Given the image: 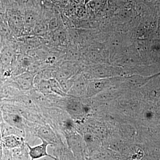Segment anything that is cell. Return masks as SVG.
Segmentation results:
<instances>
[{
    "label": "cell",
    "mask_w": 160,
    "mask_h": 160,
    "mask_svg": "<svg viewBox=\"0 0 160 160\" xmlns=\"http://www.w3.org/2000/svg\"><path fill=\"white\" fill-rule=\"evenodd\" d=\"M5 16L9 29L15 37L22 36L24 31L23 11L17 6H11L6 9Z\"/></svg>",
    "instance_id": "1"
},
{
    "label": "cell",
    "mask_w": 160,
    "mask_h": 160,
    "mask_svg": "<svg viewBox=\"0 0 160 160\" xmlns=\"http://www.w3.org/2000/svg\"><path fill=\"white\" fill-rule=\"evenodd\" d=\"M42 11L41 8L29 9L23 11L24 31L22 37L31 34Z\"/></svg>",
    "instance_id": "2"
},
{
    "label": "cell",
    "mask_w": 160,
    "mask_h": 160,
    "mask_svg": "<svg viewBox=\"0 0 160 160\" xmlns=\"http://www.w3.org/2000/svg\"><path fill=\"white\" fill-rule=\"evenodd\" d=\"M49 124H43L39 126L37 130L38 138L50 143L52 146L61 145V137L58 136L56 130Z\"/></svg>",
    "instance_id": "3"
},
{
    "label": "cell",
    "mask_w": 160,
    "mask_h": 160,
    "mask_svg": "<svg viewBox=\"0 0 160 160\" xmlns=\"http://www.w3.org/2000/svg\"><path fill=\"white\" fill-rule=\"evenodd\" d=\"M35 75L34 72L30 71L25 72L13 77L12 80L21 91H31L34 87Z\"/></svg>",
    "instance_id": "4"
},
{
    "label": "cell",
    "mask_w": 160,
    "mask_h": 160,
    "mask_svg": "<svg viewBox=\"0 0 160 160\" xmlns=\"http://www.w3.org/2000/svg\"><path fill=\"white\" fill-rule=\"evenodd\" d=\"M40 140L42 141V143L34 146H31L28 143L26 142L29 149V155L30 159H39L41 158L47 157L53 160H58L55 157L49 154L47 152V147L50 145V143L42 139Z\"/></svg>",
    "instance_id": "5"
},
{
    "label": "cell",
    "mask_w": 160,
    "mask_h": 160,
    "mask_svg": "<svg viewBox=\"0 0 160 160\" xmlns=\"http://www.w3.org/2000/svg\"><path fill=\"white\" fill-rule=\"evenodd\" d=\"M2 112L4 122L11 126L25 131V129L26 128L28 121L27 120H25L26 119L16 112L4 110H2Z\"/></svg>",
    "instance_id": "6"
},
{
    "label": "cell",
    "mask_w": 160,
    "mask_h": 160,
    "mask_svg": "<svg viewBox=\"0 0 160 160\" xmlns=\"http://www.w3.org/2000/svg\"><path fill=\"white\" fill-rule=\"evenodd\" d=\"M3 146L9 149H13L25 144V138L15 135H10L2 138Z\"/></svg>",
    "instance_id": "7"
},
{
    "label": "cell",
    "mask_w": 160,
    "mask_h": 160,
    "mask_svg": "<svg viewBox=\"0 0 160 160\" xmlns=\"http://www.w3.org/2000/svg\"><path fill=\"white\" fill-rule=\"evenodd\" d=\"M0 131L2 138L5 137L10 135H15L25 138L26 137V132L9 125L6 122H3L0 125Z\"/></svg>",
    "instance_id": "8"
},
{
    "label": "cell",
    "mask_w": 160,
    "mask_h": 160,
    "mask_svg": "<svg viewBox=\"0 0 160 160\" xmlns=\"http://www.w3.org/2000/svg\"><path fill=\"white\" fill-rule=\"evenodd\" d=\"M13 160H28L29 158V149L26 142L22 146L12 149Z\"/></svg>",
    "instance_id": "9"
},
{
    "label": "cell",
    "mask_w": 160,
    "mask_h": 160,
    "mask_svg": "<svg viewBox=\"0 0 160 160\" xmlns=\"http://www.w3.org/2000/svg\"><path fill=\"white\" fill-rule=\"evenodd\" d=\"M14 2L23 12L27 9L41 8L39 0H14Z\"/></svg>",
    "instance_id": "10"
},
{
    "label": "cell",
    "mask_w": 160,
    "mask_h": 160,
    "mask_svg": "<svg viewBox=\"0 0 160 160\" xmlns=\"http://www.w3.org/2000/svg\"><path fill=\"white\" fill-rule=\"evenodd\" d=\"M106 0H92L86 6H87L91 9H96L99 8L105 3Z\"/></svg>",
    "instance_id": "11"
},
{
    "label": "cell",
    "mask_w": 160,
    "mask_h": 160,
    "mask_svg": "<svg viewBox=\"0 0 160 160\" xmlns=\"http://www.w3.org/2000/svg\"><path fill=\"white\" fill-rule=\"evenodd\" d=\"M2 160H13L12 151L11 149H8L3 146L2 156Z\"/></svg>",
    "instance_id": "12"
},
{
    "label": "cell",
    "mask_w": 160,
    "mask_h": 160,
    "mask_svg": "<svg viewBox=\"0 0 160 160\" xmlns=\"http://www.w3.org/2000/svg\"><path fill=\"white\" fill-rule=\"evenodd\" d=\"M15 5L14 0H0V6L5 10L6 8Z\"/></svg>",
    "instance_id": "13"
},
{
    "label": "cell",
    "mask_w": 160,
    "mask_h": 160,
    "mask_svg": "<svg viewBox=\"0 0 160 160\" xmlns=\"http://www.w3.org/2000/svg\"><path fill=\"white\" fill-rule=\"evenodd\" d=\"M69 0H53L54 5L59 9H63L67 6Z\"/></svg>",
    "instance_id": "14"
},
{
    "label": "cell",
    "mask_w": 160,
    "mask_h": 160,
    "mask_svg": "<svg viewBox=\"0 0 160 160\" xmlns=\"http://www.w3.org/2000/svg\"><path fill=\"white\" fill-rule=\"evenodd\" d=\"M85 0H69V2L72 3L75 5H81L82 3H84Z\"/></svg>",
    "instance_id": "15"
},
{
    "label": "cell",
    "mask_w": 160,
    "mask_h": 160,
    "mask_svg": "<svg viewBox=\"0 0 160 160\" xmlns=\"http://www.w3.org/2000/svg\"><path fill=\"white\" fill-rule=\"evenodd\" d=\"M3 122H4V120H3L2 112V110H0V125Z\"/></svg>",
    "instance_id": "16"
},
{
    "label": "cell",
    "mask_w": 160,
    "mask_h": 160,
    "mask_svg": "<svg viewBox=\"0 0 160 160\" xmlns=\"http://www.w3.org/2000/svg\"><path fill=\"white\" fill-rule=\"evenodd\" d=\"M6 12V10H4V9H3L0 6V15L3 13V12Z\"/></svg>",
    "instance_id": "17"
},
{
    "label": "cell",
    "mask_w": 160,
    "mask_h": 160,
    "mask_svg": "<svg viewBox=\"0 0 160 160\" xmlns=\"http://www.w3.org/2000/svg\"><path fill=\"white\" fill-rule=\"evenodd\" d=\"M91 1L92 0H85L84 1V4H85V6L89 2H91Z\"/></svg>",
    "instance_id": "18"
},
{
    "label": "cell",
    "mask_w": 160,
    "mask_h": 160,
    "mask_svg": "<svg viewBox=\"0 0 160 160\" xmlns=\"http://www.w3.org/2000/svg\"><path fill=\"white\" fill-rule=\"evenodd\" d=\"M3 106V102L0 101V110H2V107Z\"/></svg>",
    "instance_id": "19"
},
{
    "label": "cell",
    "mask_w": 160,
    "mask_h": 160,
    "mask_svg": "<svg viewBox=\"0 0 160 160\" xmlns=\"http://www.w3.org/2000/svg\"><path fill=\"white\" fill-rule=\"evenodd\" d=\"M2 81H0V84H1V82H2Z\"/></svg>",
    "instance_id": "20"
}]
</instances>
